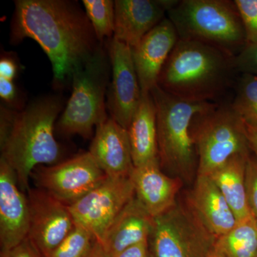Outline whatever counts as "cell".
Returning a JSON list of instances; mask_svg holds the SVG:
<instances>
[{"label": "cell", "mask_w": 257, "mask_h": 257, "mask_svg": "<svg viewBox=\"0 0 257 257\" xmlns=\"http://www.w3.org/2000/svg\"><path fill=\"white\" fill-rule=\"evenodd\" d=\"M35 40L50 59L54 79L60 86L100 46L85 12L66 0H18L11 23L13 45Z\"/></svg>", "instance_id": "1"}, {"label": "cell", "mask_w": 257, "mask_h": 257, "mask_svg": "<svg viewBox=\"0 0 257 257\" xmlns=\"http://www.w3.org/2000/svg\"><path fill=\"white\" fill-rule=\"evenodd\" d=\"M62 108L56 96L32 101L20 112L1 108V158L14 170L23 191L30 189L29 179L37 166L60 163L62 148L55 128Z\"/></svg>", "instance_id": "2"}, {"label": "cell", "mask_w": 257, "mask_h": 257, "mask_svg": "<svg viewBox=\"0 0 257 257\" xmlns=\"http://www.w3.org/2000/svg\"><path fill=\"white\" fill-rule=\"evenodd\" d=\"M235 56L207 44L179 40L157 86L192 102H214L236 82Z\"/></svg>", "instance_id": "3"}, {"label": "cell", "mask_w": 257, "mask_h": 257, "mask_svg": "<svg viewBox=\"0 0 257 257\" xmlns=\"http://www.w3.org/2000/svg\"><path fill=\"white\" fill-rule=\"evenodd\" d=\"M167 18L179 40L207 44L236 56L246 44L237 7L231 0H181Z\"/></svg>", "instance_id": "4"}, {"label": "cell", "mask_w": 257, "mask_h": 257, "mask_svg": "<svg viewBox=\"0 0 257 257\" xmlns=\"http://www.w3.org/2000/svg\"><path fill=\"white\" fill-rule=\"evenodd\" d=\"M157 110V143L160 166L187 177L198 165L192 134L194 116L215 102L179 99L158 86L151 92Z\"/></svg>", "instance_id": "5"}, {"label": "cell", "mask_w": 257, "mask_h": 257, "mask_svg": "<svg viewBox=\"0 0 257 257\" xmlns=\"http://www.w3.org/2000/svg\"><path fill=\"white\" fill-rule=\"evenodd\" d=\"M111 75L109 54L101 45L72 74V92L56 128L65 136L92 137L93 128L107 119L106 89Z\"/></svg>", "instance_id": "6"}, {"label": "cell", "mask_w": 257, "mask_h": 257, "mask_svg": "<svg viewBox=\"0 0 257 257\" xmlns=\"http://www.w3.org/2000/svg\"><path fill=\"white\" fill-rule=\"evenodd\" d=\"M192 134L197 175L209 176L233 157L251 152L243 120L231 104H213L194 116Z\"/></svg>", "instance_id": "7"}, {"label": "cell", "mask_w": 257, "mask_h": 257, "mask_svg": "<svg viewBox=\"0 0 257 257\" xmlns=\"http://www.w3.org/2000/svg\"><path fill=\"white\" fill-rule=\"evenodd\" d=\"M149 242L152 257H205L215 239L188 207L177 203L170 210L154 218Z\"/></svg>", "instance_id": "8"}, {"label": "cell", "mask_w": 257, "mask_h": 257, "mask_svg": "<svg viewBox=\"0 0 257 257\" xmlns=\"http://www.w3.org/2000/svg\"><path fill=\"white\" fill-rule=\"evenodd\" d=\"M135 197L130 175L107 177L68 207L75 224L87 230L101 244L115 219Z\"/></svg>", "instance_id": "9"}, {"label": "cell", "mask_w": 257, "mask_h": 257, "mask_svg": "<svg viewBox=\"0 0 257 257\" xmlns=\"http://www.w3.org/2000/svg\"><path fill=\"white\" fill-rule=\"evenodd\" d=\"M35 175L40 189L67 207L78 202L108 177L89 152L42 167Z\"/></svg>", "instance_id": "10"}, {"label": "cell", "mask_w": 257, "mask_h": 257, "mask_svg": "<svg viewBox=\"0 0 257 257\" xmlns=\"http://www.w3.org/2000/svg\"><path fill=\"white\" fill-rule=\"evenodd\" d=\"M107 51L111 64L107 108L110 117L127 130L143 96L132 49L111 38Z\"/></svg>", "instance_id": "11"}, {"label": "cell", "mask_w": 257, "mask_h": 257, "mask_svg": "<svg viewBox=\"0 0 257 257\" xmlns=\"http://www.w3.org/2000/svg\"><path fill=\"white\" fill-rule=\"evenodd\" d=\"M28 192V237L42 256L47 257L72 231L75 223L69 207L41 189Z\"/></svg>", "instance_id": "12"}, {"label": "cell", "mask_w": 257, "mask_h": 257, "mask_svg": "<svg viewBox=\"0 0 257 257\" xmlns=\"http://www.w3.org/2000/svg\"><path fill=\"white\" fill-rule=\"evenodd\" d=\"M28 198L19 186L16 174L0 159V245L1 251L15 247L28 236Z\"/></svg>", "instance_id": "13"}, {"label": "cell", "mask_w": 257, "mask_h": 257, "mask_svg": "<svg viewBox=\"0 0 257 257\" xmlns=\"http://www.w3.org/2000/svg\"><path fill=\"white\" fill-rule=\"evenodd\" d=\"M179 40L175 26L166 17L131 48L143 95L157 87L161 72Z\"/></svg>", "instance_id": "14"}, {"label": "cell", "mask_w": 257, "mask_h": 257, "mask_svg": "<svg viewBox=\"0 0 257 257\" xmlns=\"http://www.w3.org/2000/svg\"><path fill=\"white\" fill-rule=\"evenodd\" d=\"M177 0H116L112 38L133 48L166 18Z\"/></svg>", "instance_id": "15"}, {"label": "cell", "mask_w": 257, "mask_h": 257, "mask_svg": "<svg viewBox=\"0 0 257 257\" xmlns=\"http://www.w3.org/2000/svg\"><path fill=\"white\" fill-rule=\"evenodd\" d=\"M89 152L108 177H127L135 167L127 130L111 117L96 126Z\"/></svg>", "instance_id": "16"}, {"label": "cell", "mask_w": 257, "mask_h": 257, "mask_svg": "<svg viewBox=\"0 0 257 257\" xmlns=\"http://www.w3.org/2000/svg\"><path fill=\"white\" fill-rule=\"evenodd\" d=\"M187 207L215 241L229 232L237 221L224 196L209 176L197 175Z\"/></svg>", "instance_id": "17"}, {"label": "cell", "mask_w": 257, "mask_h": 257, "mask_svg": "<svg viewBox=\"0 0 257 257\" xmlns=\"http://www.w3.org/2000/svg\"><path fill=\"white\" fill-rule=\"evenodd\" d=\"M135 197L154 218L170 210L177 204L176 197L181 182L165 175L160 162L134 167L130 174Z\"/></svg>", "instance_id": "18"}, {"label": "cell", "mask_w": 257, "mask_h": 257, "mask_svg": "<svg viewBox=\"0 0 257 257\" xmlns=\"http://www.w3.org/2000/svg\"><path fill=\"white\" fill-rule=\"evenodd\" d=\"M153 224V216L135 197L115 219L100 245L115 257L128 247L149 241Z\"/></svg>", "instance_id": "19"}, {"label": "cell", "mask_w": 257, "mask_h": 257, "mask_svg": "<svg viewBox=\"0 0 257 257\" xmlns=\"http://www.w3.org/2000/svg\"><path fill=\"white\" fill-rule=\"evenodd\" d=\"M127 131L134 167L160 162L156 106L151 93L142 96Z\"/></svg>", "instance_id": "20"}, {"label": "cell", "mask_w": 257, "mask_h": 257, "mask_svg": "<svg viewBox=\"0 0 257 257\" xmlns=\"http://www.w3.org/2000/svg\"><path fill=\"white\" fill-rule=\"evenodd\" d=\"M249 154L233 157L209 176L224 196L237 221L252 216L248 209L245 187V170Z\"/></svg>", "instance_id": "21"}, {"label": "cell", "mask_w": 257, "mask_h": 257, "mask_svg": "<svg viewBox=\"0 0 257 257\" xmlns=\"http://www.w3.org/2000/svg\"><path fill=\"white\" fill-rule=\"evenodd\" d=\"M225 257L257 256V219L251 216L236 221L229 232L214 242Z\"/></svg>", "instance_id": "22"}, {"label": "cell", "mask_w": 257, "mask_h": 257, "mask_svg": "<svg viewBox=\"0 0 257 257\" xmlns=\"http://www.w3.org/2000/svg\"><path fill=\"white\" fill-rule=\"evenodd\" d=\"M233 109L246 124L257 127V77L240 74L235 82Z\"/></svg>", "instance_id": "23"}, {"label": "cell", "mask_w": 257, "mask_h": 257, "mask_svg": "<svg viewBox=\"0 0 257 257\" xmlns=\"http://www.w3.org/2000/svg\"><path fill=\"white\" fill-rule=\"evenodd\" d=\"M88 19L99 42L112 38L114 32L115 4L111 0H83Z\"/></svg>", "instance_id": "24"}, {"label": "cell", "mask_w": 257, "mask_h": 257, "mask_svg": "<svg viewBox=\"0 0 257 257\" xmlns=\"http://www.w3.org/2000/svg\"><path fill=\"white\" fill-rule=\"evenodd\" d=\"M99 243L94 235L75 225L68 236L47 257H91Z\"/></svg>", "instance_id": "25"}, {"label": "cell", "mask_w": 257, "mask_h": 257, "mask_svg": "<svg viewBox=\"0 0 257 257\" xmlns=\"http://www.w3.org/2000/svg\"><path fill=\"white\" fill-rule=\"evenodd\" d=\"M244 28L246 43L257 42V0H234Z\"/></svg>", "instance_id": "26"}, {"label": "cell", "mask_w": 257, "mask_h": 257, "mask_svg": "<svg viewBox=\"0 0 257 257\" xmlns=\"http://www.w3.org/2000/svg\"><path fill=\"white\" fill-rule=\"evenodd\" d=\"M245 187L248 209L257 219V157L251 153L246 160Z\"/></svg>", "instance_id": "27"}, {"label": "cell", "mask_w": 257, "mask_h": 257, "mask_svg": "<svg viewBox=\"0 0 257 257\" xmlns=\"http://www.w3.org/2000/svg\"><path fill=\"white\" fill-rule=\"evenodd\" d=\"M235 68L239 74L257 77V42L246 43L234 57Z\"/></svg>", "instance_id": "28"}, {"label": "cell", "mask_w": 257, "mask_h": 257, "mask_svg": "<svg viewBox=\"0 0 257 257\" xmlns=\"http://www.w3.org/2000/svg\"><path fill=\"white\" fill-rule=\"evenodd\" d=\"M1 257H43L28 237L15 247L1 251Z\"/></svg>", "instance_id": "29"}, {"label": "cell", "mask_w": 257, "mask_h": 257, "mask_svg": "<svg viewBox=\"0 0 257 257\" xmlns=\"http://www.w3.org/2000/svg\"><path fill=\"white\" fill-rule=\"evenodd\" d=\"M18 64L13 57L2 55L0 60V78L14 81L18 74Z\"/></svg>", "instance_id": "30"}, {"label": "cell", "mask_w": 257, "mask_h": 257, "mask_svg": "<svg viewBox=\"0 0 257 257\" xmlns=\"http://www.w3.org/2000/svg\"><path fill=\"white\" fill-rule=\"evenodd\" d=\"M18 96V89L13 81L0 78V96L6 102L13 103Z\"/></svg>", "instance_id": "31"}, {"label": "cell", "mask_w": 257, "mask_h": 257, "mask_svg": "<svg viewBox=\"0 0 257 257\" xmlns=\"http://www.w3.org/2000/svg\"><path fill=\"white\" fill-rule=\"evenodd\" d=\"M149 241L128 247L115 257H150L148 253Z\"/></svg>", "instance_id": "32"}, {"label": "cell", "mask_w": 257, "mask_h": 257, "mask_svg": "<svg viewBox=\"0 0 257 257\" xmlns=\"http://www.w3.org/2000/svg\"><path fill=\"white\" fill-rule=\"evenodd\" d=\"M246 136H247L250 150L257 157V127L245 123Z\"/></svg>", "instance_id": "33"}, {"label": "cell", "mask_w": 257, "mask_h": 257, "mask_svg": "<svg viewBox=\"0 0 257 257\" xmlns=\"http://www.w3.org/2000/svg\"><path fill=\"white\" fill-rule=\"evenodd\" d=\"M91 257H111L106 252L105 250L101 246L100 243L98 244L97 247L96 248L95 251L93 253Z\"/></svg>", "instance_id": "34"}, {"label": "cell", "mask_w": 257, "mask_h": 257, "mask_svg": "<svg viewBox=\"0 0 257 257\" xmlns=\"http://www.w3.org/2000/svg\"><path fill=\"white\" fill-rule=\"evenodd\" d=\"M205 257H225L224 254L218 249L217 248L214 246V244L213 245L212 247L210 248V249L208 251L207 254H206Z\"/></svg>", "instance_id": "35"}, {"label": "cell", "mask_w": 257, "mask_h": 257, "mask_svg": "<svg viewBox=\"0 0 257 257\" xmlns=\"http://www.w3.org/2000/svg\"><path fill=\"white\" fill-rule=\"evenodd\" d=\"M150 257H152V256H150Z\"/></svg>", "instance_id": "36"}, {"label": "cell", "mask_w": 257, "mask_h": 257, "mask_svg": "<svg viewBox=\"0 0 257 257\" xmlns=\"http://www.w3.org/2000/svg\"><path fill=\"white\" fill-rule=\"evenodd\" d=\"M257 257V256H256Z\"/></svg>", "instance_id": "37"}]
</instances>
